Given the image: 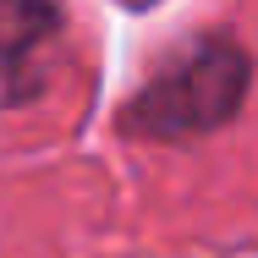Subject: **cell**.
<instances>
[{"instance_id":"1","label":"cell","mask_w":258,"mask_h":258,"mask_svg":"<svg viewBox=\"0 0 258 258\" xmlns=\"http://www.w3.org/2000/svg\"><path fill=\"white\" fill-rule=\"evenodd\" d=\"M247 94V55L225 39H198L192 50H181L154 83L132 99L126 110V132L138 138H198L209 126L231 121V110Z\"/></svg>"},{"instance_id":"2","label":"cell","mask_w":258,"mask_h":258,"mask_svg":"<svg viewBox=\"0 0 258 258\" xmlns=\"http://www.w3.org/2000/svg\"><path fill=\"white\" fill-rule=\"evenodd\" d=\"M60 33L55 0H0V104H22L44 83V50Z\"/></svg>"}]
</instances>
